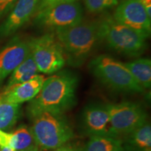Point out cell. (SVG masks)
<instances>
[{"label":"cell","mask_w":151,"mask_h":151,"mask_svg":"<svg viewBox=\"0 0 151 151\" xmlns=\"http://www.w3.org/2000/svg\"><path fill=\"white\" fill-rule=\"evenodd\" d=\"M78 78L72 71H58L45 78L40 91L27 106L29 118L48 112L63 114L76 104Z\"/></svg>","instance_id":"1"},{"label":"cell","mask_w":151,"mask_h":151,"mask_svg":"<svg viewBox=\"0 0 151 151\" xmlns=\"http://www.w3.org/2000/svg\"><path fill=\"white\" fill-rule=\"evenodd\" d=\"M61 45L66 62L74 67H81L101 43L98 19L81 21L66 28L54 30Z\"/></svg>","instance_id":"2"},{"label":"cell","mask_w":151,"mask_h":151,"mask_svg":"<svg viewBox=\"0 0 151 151\" xmlns=\"http://www.w3.org/2000/svg\"><path fill=\"white\" fill-rule=\"evenodd\" d=\"M98 20L101 42L111 50L128 57H139L146 50L148 36L117 22L107 13Z\"/></svg>","instance_id":"3"},{"label":"cell","mask_w":151,"mask_h":151,"mask_svg":"<svg viewBox=\"0 0 151 151\" xmlns=\"http://www.w3.org/2000/svg\"><path fill=\"white\" fill-rule=\"evenodd\" d=\"M92 75L103 86L113 91L126 94H141L144 90L123 63L108 55H101L89 63Z\"/></svg>","instance_id":"4"},{"label":"cell","mask_w":151,"mask_h":151,"mask_svg":"<svg viewBox=\"0 0 151 151\" xmlns=\"http://www.w3.org/2000/svg\"><path fill=\"white\" fill-rule=\"evenodd\" d=\"M32 119L30 129L36 144L41 150H55L67 144L74 136L63 114L44 112Z\"/></svg>","instance_id":"5"},{"label":"cell","mask_w":151,"mask_h":151,"mask_svg":"<svg viewBox=\"0 0 151 151\" xmlns=\"http://www.w3.org/2000/svg\"><path fill=\"white\" fill-rule=\"evenodd\" d=\"M109 115V135L118 137L127 134L148 122L143 106L132 101L106 104Z\"/></svg>","instance_id":"6"},{"label":"cell","mask_w":151,"mask_h":151,"mask_svg":"<svg viewBox=\"0 0 151 151\" xmlns=\"http://www.w3.org/2000/svg\"><path fill=\"white\" fill-rule=\"evenodd\" d=\"M29 43L39 72L51 74L60 71L65 65L63 50L54 32L31 39Z\"/></svg>","instance_id":"7"},{"label":"cell","mask_w":151,"mask_h":151,"mask_svg":"<svg viewBox=\"0 0 151 151\" xmlns=\"http://www.w3.org/2000/svg\"><path fill=\"white\" fill-rule=\"evenodd\" d=\"M83 20V10L79 1L49 7L34 16L37 27L53 31L80 23Z\"/></svg>","instance_id":"8"},{"label":"cell","mask_w":151,"mask_h":151,"mask_svg":"<svg viewBox=\"0 0 151 151\" xmlns=\"http://www.w3.org/2000/svg\"><path fill=\"white\" fill-rule=\"evenodd\" d=\"M112 16L117 22L150 37L151 18L139 0H125L118 4Z\"/></svg>","instance_id":"9"},{"label":"cell","mask_w":151,"mask_h":151,"mask_svg":"<svg viewBox=\"0 0 151 151\" xmlns=\"http://www.w3.org/2000/svg\"><path fill=\"white\" fill-rule=\"evenodd\" d=\"M31 52L29 41L16 39L0 51V85Z\"/></svg>","instance_id":"10"},{"label":"cell","mask_w":151,"mask_h":151,"mask_svg":"<svg viewBox=\"0 0 151 151\" xmlns=\"http://www.w3.org/2000/svg\"><path fill=\"white\" fill-rule=\"evenodd\" d=\"M38 0H18L8 17L0 25V37L13 35L34 18Z\"/></svg>","instance_id":"11"},{"label":"cell","mask_w":151,"mask_h":151,"mask_svg":"<svg viewBox=\"0 0 151 151\" xmlns=\"http://www.w3.org/2000/svg\"><path fill=\"white\" fill-rule=\"evenodd\" d=\"M109 115L106 105L93 104L86 106L81 116V125L90 137L109 134Z\"/></svg>","instance_id":"12"},{"label":"cell","mask_w":151,"mask_h":151,"mask_svg":"<svg viewBox=\"0 0 151 151\" xmlns=\"http://www.w3.org/2000/svg\"><path fill=\"white\" fill-rule=\"evenodd\" d=\"M44 81V76L36 75L26 82L5 88L4 90L0 94V99L17 104L31 101L40 91Z\"/></svg>","instance_id":"13"},{"label":"cell","mask_w":151,"mask_h":151,"mask_svg":"<svg viewBox=\"0 0 151 151\" xmlns=\"http://www.w3.org/2000/svg\"><path fill=\"white\" fill-rule=\"evenodd\" d=\"M124 151H151V126L146 122L128 133L122 140Z\"/></svg>","instance_id":"14"},{"label":"cell","mask_w":151,"mask_h":151,"mask_svg":"<svg viewBox=\"0 0 151 151\" xmlns=\"http://www.w3.org/2000/svg\"><path fill=\"white\" fill-rule=\"evenodd\" d=\"M143 89L151 86V61L150 58H139L132 62H122Z\"/></svg>","instance_id":"15"},{"label":"cell","mask_w":151,"mask_h":151,"mask_svg":"<svg viewBox=\"0 0 151 151\" xmlns=\"http://www.w3.org/2000/svg\"><path fill=\"white\" fill-rule=\"evenodd\" d=\"M81 151H124L120 139L109 134L92 136Z\"/></svg>","instance_id":"16"},{"label":"cell","mask_w":151,"mask_h":151,"mask_svg":"<svg viewBox=\"0 0 151 151\" xmlns=\"http://www.w3.org/2000/svg\"><path fill=\"white\" fill-rule=\"evenodd\" d=\"M39 70L31 52L26 59L11 73L6 88L30 80L38 74Z\"/></svg>","instance_id":"17"},{"label":"cell","mask_w":151,"mask_h":151,"mask_svg":"<svg viewBox=\"0 0 151 151\" xmlns=\"http://www.w3.org/2000/svg\"><path fill=\"white\" fill-rule=\"evenodd\" d=\"M36 145L31 129L27 126H20L13 133H10L9 147L16 151L28 150Z\"/></svg>","instance_id":"18"},{"label":"cell","mask_w":151,"mask_h":151,"mask_svg":"<svg viewBox=\"0 0 151 151\" xmlns=\"http://www.w3.org/2000/svg\"><path fill=\"white\" fill-rule=\"evenodd\" d=\"M20 112V104L0 99V129L6 131L15 125Z\"/></svg>","instance_id":"19"},{"label":"cell","mask_w":151,"mask_h":151,"mask_svg":"<svg viewBox=\"0 0 151 151\" xmlns=\"http://www.w3.org/2000/svg\"><path fill=\"white\" fill-rule=\"evenodd\" d=\"M83 2L88 12L92 14H101L118 4L116 0H83Z\"/></svg>","instance_id":"20"},{"label":"cell","mask_w":151,"mask_h":151,"mask_svg":"<svg viewBox=\"0 0 151 151\" xmlns=\"http://www.w3.org/2000/svg\"><path fill=\"white\" fill-rule=\"evenodd\" d=\"M78 1V0H38L36 14L38 12H40V11L44 10V9L47 8H49V7L53 6L64 3L73 2V1Z\"/></svg>","instance_id":"21"},{"label":"cell","mask_w":151,"mask_h":151,"mask_svg":"<svg viewBox=\"0 0 151 151\" xmlns=\"http://www.w3.org/2000/svg\"><path fill=\"white\" fill-rule=\"evenodd\" d=\"M18 0H0V20L10 13Z\"/></svg>","instance_id":"22"},{"label":"cell","mask_w":151,"mask_h":151,"mask_svg":"<svg viewBox=\"0 0 151 151\" xmlns=\"http://www.w3.org/2000/svg\"><path fill=\"white\" fill-rule=\"evenodd\" d=\"M10 133H7L5 131L0 129V147L9 146Z\"/></svg>","instance_id":"23"},{"label":"cell","mask_w":151,"mask_h":151,"mask_svg":"<svg viewBox=\"0 0 151 151\" xmlns=\"http://www.w3.org/2000/svg\"><path fill=\"white\" fill-rule=\"evenodd\" d=\"M53 151H81V148L70 144H65L64 146L55 149Z\"/></svg>","instance_id":"24"},{"label":"cell","mask_w":151,"mask_h":151,"mask_svg":"<svg viewBox=\"0 0 151 151\" xmlns=\"http://www.w3.org/2000/svg\"><path fill=\"white\" fill-rule=\"evenodd\" d=\"M139 1L144 7L148 16L151 18V0H139Z\"/></svg>","instance_id":"25"},{"label":"cell","mask_w":151,"mask_h":151,"mask_svg":"<svg viewBox=\"0 0 151 151\" xmlns=\"http://www.w3.org/2000/svg\"><path fill=\"white\" fill-rule=\"evenodd\" d=\"M0 151H16L14 149L9 146H4L0 147Z\"/></svg>","instance_id":"26"},{"label":"cell","mask_w":151,"mask_h":151,"mask_svg":"<svg viewBox=\"0 0 151 151\" xmlns=\"http://www.w3.org/2000/svg\"><path fill=\"white\" fill-rule=\"evenodd\" d=\"M39 150H40V149H39V147L36 145V146H34L33 147H32V148H29L28 150H26L24 151H39Z\"/></svg>","instance_id":"27"},{"label":"cell","mask_w":151,"mask_h":151,"mask_svg":"<svg viewBox=\"0 0 151 151\" xmlns=\"http://www.w3.org/2000/svg\"><path fill=\"white\" fill-rule=\"evenodd\" d=\"M117 1H118V4H120V3H121V2H122V1H125V0H116Z\"/></svg>","instance_id":"28"}]
</instances>
